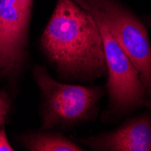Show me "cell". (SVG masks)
<instances>
[{
	"label": "cell",
	"instance_id": "cell-5",
	"mask_svg": "<svg viewBox=\"0 0 151 151\" xmlns=\"http://www.w3.org/2000/svg\"><path fill=\"white\" fill-rule=\"evenodd\" d=\"M32 11L18 0H0V80L14 82L24 70Z\"/></svg>",
	"mask_w": 151,
	"mask_h": 151
},
{
	"label": "cell",
	"instance_id": "cell-3",
	"mask_svg": "<svg viewBox=\"0 0 151 151\" xmlns=\"http://www.w3.org/2000/svg\"><path fill=\"white\" fill-rule=\"evenodd\" d=\"M116 39L139 73L151 99V40L141 17L120 0H74Z\"/></svg>",
	"mask_w": 151,
	"mask_h": 151
},
{
	"label": "cell",
	"instance_id": "cell-7",
	"mask_svg": "<svg viewBox=\"0 0 151 151\" xmlns=\"http://www.w3.org/2000/svg\"><path fill=\"white\" fill-rule=\"evenodd\" d=\"M20 144L28 151H84L75 140L68 139L58 130L30 131L19 135Z\"/></svg>",
	"mask_w": 151,
	"mask_h": 151
},
{
	"label": "cell",
	"instance_id": "cell-4",
	"mask_svg": "<svg viewBox=\"0 0 151 151\" xmlns=\"http://www.w3.org/2000/svg\"><path fill=\"white\" fill-rule=\"evenodd\" d=\"M96 22L101 31L107 66L108 100L101 119L103 123H114L144 107L147 94L139 73L126 52L109 30Z\"/></svg>",
	"mask_w": 151,
	"mask_h": 151
},
{
	"label": "cell",
	"instance_id": "cell-11",
	"mask_svg": "<svg viewBox=\"0 0 151 151\" xmlns=\"http://www.w3.org/2000/svg\"><path fill=\"white\" fill-rule=\"evenodd\" d=\"M144 107L151 112V99H146L144 101Z\"/></svg>",
	"mask_w": 151,
	"mask_h": 151
},
{
	"label": "cell",
	"instance_id": "cell-2",
	"mask_svg": "<svg viewBox=\"0 0 151 151\" xmlns=\"http://www.w3.org/2000/svg\"><path fill=\"white\" fill-rule=\"evenodd\" d=\"M33 76L41 96L40 129L70 130L98 117L106 86L57 81L42 65L34 67Z\"/></svg>",
	"mask_w": 151,
	"mask_h": 151
},
{
	"label": "cell",
	"instance_id": "cell-1",
	"mask_svg": "<svg viewBox=\"0 0 151 151\" xmlns=\"http://www.w3.org/2000/svg\"><path fill=\"white\" fill-rule=\"evenodd\" d=\"M40 46L62 81L92 82L107 77L99 25L74 0H56Z\"/></svg>",
	"mask_w": 151,
	"mask_h": 151
},
{
	"label": "cell",
	"instance_id": "cell-9",
	"mask_svg": "<svg viewBox=\"0 0 151 151\" xmlns=\"http://www.w3.org/2000/svg\"><path fill=\"white\" fill-rule=\"evenodd\" d=\"M14 147L8 141L6 129L3 127L0 129V151H14Z\"/></svg>",
	"mask_w": 151,
	"mask_h": 151
},
{
	"label": "cell",
	"instance_id": "cell-8",
	"mask_svg": "<svg viewBox=\"0 0 151 151\" xmlns=\"http://www.w3.org/2000/svg\"><path fill=\"white\" fill-rule=\"evenodd\" d=\"M12 100L9 92L3 89L0 90V128L3 127L10 112Z\"/></svg>",
	"mask_w": 151,
	"mask_h": 151
},
{
	"label": "cell",
	"instance_id": "cell-6",
	"mask_svg": "<svg viewBox=\"0 0 151 151\" xmlns=\"http://www.w3.org/2000/svg\"><path fill=\"white\" fill-rule=\"evenodd\" d=\"M73 139L93 151H151V112L136 114L113 130Z\"/></svg>",
	"mask_w": 151,
	"mask_h": 151
},
{
	"label": "cell",
	"instance_id": "cell-10",
	"mask_svg": "<svg viewBox=\"0 0 151 151\" xmlns=\"http://www.w3.org/2000/svg\"><path fill=\"white\" fill-rule=\"evenodd\" d=\"M144 24H146L147 28V31H148V34H149V37H150V40H151V10L145 14V15H143L141 17Z\"/></svg>",
	"mask_w": 151,
	"mask_h": 151
}]
</instances>
